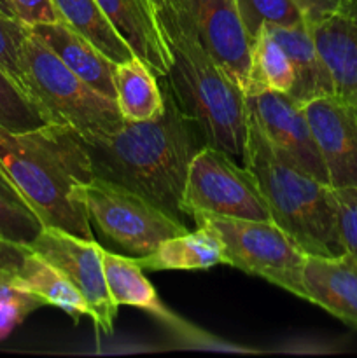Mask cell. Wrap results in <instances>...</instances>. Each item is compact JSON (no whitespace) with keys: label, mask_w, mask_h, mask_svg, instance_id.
Listing matches in <instances>:
<instances>
[{"label":"cell","mask_w":357,"mask_h":358,"mask_svg":"<svg viewBox=\"0 0 357 358\" xmlns=\"http://www.w3.org/2000/svg\"><path fill=\"white\" fill-rule=\"evenodd\" d=\"M0 196H2V198H6L7 201L14 203V205L27 206V203L23 201V198H21L20 192L16 191V187L13 185V182H10L9 178L2 173V171H0Z\"/></svg>","instance_id":"836d02e7"},{"label":"cell","mask_w":357,"mask_h":358,"mask_svg":"<svg viewBox=\"0 0 357 358\" xmlns=\"http://www.w3.org/2000/svg\"><path fill=\"white\" fill-rule=\"evenodd\" d=\"M10 280L18 289L34 294L38 299L44 301V304L59 308L76 322L80 317H90V308L84 297L77 292L76 287L58 269L52 268L49 262H46L34 252L28 255L18 275H14Z\"/></svg>","instance_id":"ffe728a7"},{"label":"cell","mask_w":357,"mask_h":358,"mask_svg":"<svg viewBox=\"0 0 357 358\" xmlns=\"http://www.w3.org/2000/svg\"><path fill=\"white\" fill-rule=\"evenodd\" d=\"M46 124L27 94L0 69V126L13 131H24Z\"/></svg>","instance_id":"cb8c5ba5"},{"label":"cell","mask_w":357,"mask_h":358,"mask_svg":"<svg viewBox=\"0 0 357 358\" xmlns=\"http://www.w3.org/2000/svg\"><path fill=\"white\" fill-rule=\"evenodd\" d=\"M38 217L27 206L14 205L0 196V238L30 245L42 231Z\"/></svg>","instance_id":"d4e9b609"},{"label":"cell","mask_w":357,"mask_h":358,"mask_svg":"<svg viewBox=\"0 0 357 358\" xmlns=\"http://www.w3.org/2000/svg\"><path fill=\"white\" fill-rule=\"evenodd\" d=\"M294 86V69L282 45L262 27L261 34L252 42L251 70H248L245 96L276 91L289 94Z\"/></svg>","instance_id":"7402d4cb"},{"label":"cell","mask_w":357,"mask_h":358,"mask_svg":"<svg viewBox=\"0 0 357 358\" xmlns=\"http://www.w3.org/2000/svg\"><path fill=\"white\" fill-rule=\"evenodd\" d=\"M0 171L42 226L94 240L86 208L76 198V189L94 177L79 133L52 122L24 131L0 126Z\"/></svg>","instance_id":"7a4b0ae2"},{"label":"cell","mask_w":357,"mask_h":358,"mask_svg":"<svg viewBox=\"0 0 357 358\" xmlns=\"http://www.w3.org/2000/svg\"><path fill=\"white\" fill-rule=\"evenodd\" d=\"M28 35V27L20 20L4 16L0 13V69L21 86V48L24 37ZM24 93V91H23Z\"/></svg>","instance_id":"484cf974"},{"label":"cell","mask_w":357,"mask_h":358,"mask_svg":"<svg viewBox=\"0 0 357 358\" xmlns=\"http://www.w3.org/2000/svg\"><path fill=\"white\" fill-rule=\"evenodd\" d=\"M0 13L4 14V16H9V17H14V20H18L16 14H14L13 7H10L9 0H0Z\"/></svg>","instance_id":"e575fe53"},{"label":"cell","mask_w":357,"mask_h":358,"mask_svg":"<svg viewBox=\"0 0 357 358\" xmlns=\"http://www.w3.org/2000/svg\"><path fill=\"white\" fill-rule=\"evenodd\" d=\"M28 247L76 287L90 308L94 327L104 334H112L118 304L105 282L100 245L58 227H42Z\"/></svg>","instance_id":"9c48e42d"},{"label":"cell","mask_w":357,"mask_h":358,"mask_svg":"<svg viewBox=\"0 0 357 358\" xmlns=\"http://www.w3.org/2000/svg\"><path fill=\"white\" fill-rule=\"evenodd\" d=\"M30 30L84 83L115 100V63L98 51L86 37L77 34L65 21L35 24Z\"/></svg>","instance_id":"9a60e30c"},{"label":"cell","mask_w":357,"mask_h":358,"mask_svg":"<svg viewBox=\"0 0 357 358\" xmlns=\"http://www.w3.org/2000/svg\"><path fill=\"white\" fill-rule=\"evenodd\" d=\"M350 0H296L298 6L303 9L304 16L310 23L328 17L346 7Z\"/></svg>","instance_id":"4dcf8cb0"},{"label":"cell","mask_w":357,"mask_h":358,"mask_svg":"<svg viewBox=\"0 0 357 358\" xmlns=\"http://www.w3.org/2000/svg\"><path fill=\"white\" fill-rule=\"evenodd\" d=\"M182 208L191 220L196 213L272 220L268 203L251 168L212 145L200 147L189 163Z\"/></svg>","instance_id":"ba28073f"},{"label":"cell","mask_w":357,"mask_h":358,"mask_svg":"<svg viewBox=\"0 0 357 358\" xmlns=\"http://www.w3.org/2000/svg\"><path fill=\"white\" fill-rule=\"evenodd\" d=\"M52 2L66 24L86 37L115 65L128 62L135 56L130 45L112 27L97 0H52Z\"/></svg>","instance_id":"44dd1931"},{"label":"cell","mask_w":357,"mask_h":358,"mask_svg":"<svg viewBox=\"0 0 357 358\" xmlns=\"http://www.w3.org/2000/svg\"><path fill=\"white\" fill-rule=\"evenodd\" d=\"M310 24L335 94L357 105V0Z\"/></svg>","instance_id":"4fadbf2b"},{"label":"cell","mask_w":357,"mask_h":358,"mask_svg":"<svg viewBox=\"0 0 357 358\" xmlns=\"http://www.w3.org/2000/svg\"><path fill=\"white\" fill-rule=\"evenodd\" d=\"M9 3L18 20L27 24L28 28L35 27V24L63 21L62 14L56 9L52 0H9Z\"/></svg>","instance_id":"83f0119b"},{"label":"cell","mask_w":357,"mask_h":358,"mask_svg":"<svg viewBox=\"0 0 357 358\" xmlns=\"http://www.w3.org/2000/svg\"><path fill=\"white\" fill-rule=\"evenodd\" d=\"M30 254L31 248L28 245L0 238V276L13 278L18 275Z\"/></svg>","instance_id":"f1b7e54d"},{"label":"cell","mask_w":357,"mask_h":358,"mask_svg":"<svg viewBox=\"0 0 357 358\" xmlns=\"http://www.w3.org/2000/svg\"><path fill=\"white\" fill-rule=\"evenodd\" d=\"M160 14L161 24H195L188 0H153Z\"/></svg>","instance_id":"f546056e"},{"label":"cell","mask_w":357,"mask_h":358,"mask_svg":"<svg viewBox=\"0 0 357 358\" xmlns=\"http://www.w3.org/2000/svg\"><path fill=\"white\" fill-rule=\"evenodd\" d=\"M133 55L160 79L170 70L172 51L153 0H97Z\"/></svg>","instance_id":"7c38bea8"},{"label":"cell","mask_w":357,"mask_h":358,"mask_svg":"<svg viewBox=\"0 0 357 358\" xmlns=\"http://www.w3.org/2000/svg\"><path fill=\"white\" fill-rule=\"evenodd\" d=\"M192 222L219 238L226 264L304 299L303 271L308 254L279 224L210 213H196Z\"/></svg>","instance_id":"8992f818"},{"label":"cell","mask_w":357,"mask_h":358,"mask_svg":"<svg viewBox=\"0 0 357 358\" xmlns=\"http://www.w3.org/2000/svg\"><path fill=\"white\" fill-rule=\"evenodd\" d=\"M90 222L121 254L133 259L149 255L161 241L188 231L184 222L132 189L93 177L76 189Z\"/></svg>","instance_id":"52a82bcc"},{"label":"cell","mask_w":357,"mask_h":358,"mask_svg":"<svg viewBox=\"0 0 357 358\" xmlns=\"http://www.w3.org/2000/svg\"><path fill=\"white\" fill-rule=\"evenodd\" d=\"M289 56L294 69V86L290 96L301 105L322 94L335 93L332 80L322 62L308 21L296 27H266Z\"/></svg>","instance_id":"2e32d148"},{"label":"cell","mask_w":357,"mask_h":358,"mask_svg":"<svg viewBox=\"0 0 357 358\" xmlns=\"http://www.w3.org/2000/svg\"><path fill=\"white\" fill-rule=\"evenodd\" d=\"M163 90L164 110L160 117L125 121L111 135L83 140L94 177L146 196L168 215L184 222L188 215L182 208V194L188 166L205 142L175 103L164 80Z\"/></svg>","instance_id":"6da1fadb"},{"label":"cell","mask_w":357,"mask_h":358,"mask_svg":"<svg viewBox=\"0 0 357 358\" xmlns=\"http://www.w3.org/2000/svg\"><path fill=\"white\" fill-rule=\"evenodd\" d=\"M158 79L160 77L136 56L115 65V103L125 121H150L163 114L164 90Z\"/></svg>","instance_id":"d6986e66"},{"label":"cell","mask_w":357,"mask_h":358,"mask_svg":"<svg viewBox=\"0 0 357 358\" xmlns=\"http://www.w3.org/2000/svg\"><path fill=\"white\" fill-rule=\"evenodd\" d=\"M21 86L46 122L69 126L84 140L111 135L125 122L114 98L84 83L30 28L21 48Z\"/></svg>","instance_id":"5b68a950"},{"label":"cell","mask_w":357,"mask_h":358,"mask_svg":"<svg viewBox=\"0 0 357 358\" xmlns=\"http://www.w3.org/2000/svg\"><path fill=\"white\" fill-rule=\"evenodd\" d=\"M332 187H357V105L338 94L303 103Z\"/></svg>","instance_id":"8fae6325"},{"label":"cell","mask_w":357,"mask_h":358,"mask_svg":"<svg viewBox=\"0 0 357 358\" xmlns=\"http://www.w3.org/2000/svg\"><path fill=\"white\" fill-rule=\"evenodd\" d=\"M102 261H104L105 282H107L108 292L118 306L140 308V310L153 313L160 320L167 322V325L170 327L178 329L181 332H189L188 329L182 327V322L161 303L136 259L102 248Z\"/></svg>","instance_id":"e0dca14e"},{"label":"cell","mask_w":357,"mask_h":358,"mask_svg":"<svg viewBox=\"0 0 357 358\" xmlns=\"http://www.w3.org/2000/svg\"><path fill=\"white\" fill-rule=\"evenodd\" d=\"M245 164L255 175L273 222L294 238L308 255H342L335 187L284 161L270 147L248 110Z\"/></svg>","instance_id":"277c9868"},{"label":"cell","mask_w":357,"mask_h":358,"mask_svg":"<svg viewBox=\"0 0 357 358\" xmlns=\"http://www.w3.org/2000/svg\"><path fill=\"white\" fill-rule=\"evenodd\" d=\"M338 231L346 254L357 259V187H335Z\"/></svg>","instance_id":"4316f807"},{"label":"cell","mask_w":357,"mask_h":358,"mask_svg":"<svg viewBox=\"0 0 357 358\" xmlns=\"http://www.w3.org/2000/svg\"><path fill=\"white\" fill-rule=\"evenodd\" d=\"M304 299L357 329V259L350 254L308 255L303 271Z\"/></svg>","instance_id":"5bb4252c"},{"label":"cell","mask_w":357,"mask_h":358,"mask_svg":"<svg viewBox=\"0 0 357 358\" xmlns=\"http://www.w3.org/2000/svg\"><path fill=\"white\" fill-rule=\"evenodd\" d=\"M31 311L34 310L20 303H0V339L6 338Z\"/></svg>","instance_id":"d6a6232c"},{"label":"cell","mask_w":357,"mask_h":358,"mask_svg":"<svg viewBox=\"0 0 357 358\" xmlns=\"http://www.w3.org/2000/svg\"><path fill=\"white\" fill-rule=\"evenodd\" d=\"M142 269L149 271H170V269H209L217 264H226L223 245L219 238L206 227L186 231L177 236L161 241L149 255L136 259Z\"/></svg>","instance_id":"ac0fdd59"},{"label":"cell","mask_w":357,"mask_h":358,"mask_svg":"<svg viewBox=\"0 0 357 358\" xmlns=\"http://www.w3.org/2000/svg\"><path fill=\"white\" fill-rule=\"evenodd\" d=\"M237 6L251 44L262 27H296L308 21L296 0H237Z\"/></svg>","instance_id":"603a6c76"},{"label":"cell","mask_w":357,"mask_h":358,"mask_svg":"<svg viewBox=\"0 0 357 358\" xmlns=\"http://www.w3.org/2000/svg\"><path fill=\"white\" fill-rule=\"evenodd\" d=\"M0 303H20L23 306H28L30 310L44 306V301L38 299L34 294H28L24 290L18 289L13 283V280L0 276Z\"/></svg>","instance_id":"1f68e13d"},{"label":"cell","mask_w":357,"mask_h":358,"mask_svg":"<svg viewBox=\"0 0 357 358\" xmlns=\"http://www.w3.org/2000/svg\"><path fill=\"white\" fill-rule=\"evenodd\" d=\"M247 103L270 147L284 161L329 184L324 161L300 101L286 93L262 91L247 96Z\"/></svg>","instance_id":"30bf717a"},{"label":"cell","mask_w":357,"mask_h":358,"mask_svg":"<svg viewBox=\"0 0 357 358\" xmlns=\"http://www.w3.org/2000/svg\"><path fill=\"white\" fill-rule=\"evenodd\" d=\"M172 51L163 77L175 103L195 124L205 145L217 147L245 164L248 103L237 83L214 62L195 24H161Z\"/></svg>","instance_id":"3957f363"}]
</instances>
